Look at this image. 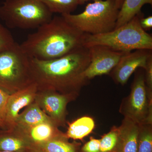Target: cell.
<instances>
[{
	"mask_svg": "<svg viewBox=\"0 0 152 152\" xmlns=\"http://www.w3.org/2000/svg\"><path fill=\"white\" fill-rule=\"evenodd\" d=\"M33 83L38 91L52 90L78 97L88 84L84 72L90 62L88 48L82 47L54 59H30Z\"/></svg>",
	"mask_w": 152,
	"mask_h": 152,
	"instance_id": "cell-1",
	"label": "cell"
},
{
	"mask_svg": "<svg viewBox=\"0 0 152 152\" xmlns=\"http://www.w3.org/2000/svg\"><path fill=\"white\" fill-rule=\"evenodd\" d=\"M84 35L62 16H56L29 34L20 46L30 58L54 59L83 47Z\"/></svg>",
	"mask_w": 152,
	"mask_h": 152,
	"instance_id": "cell-2",
	"label": "cell"
},
{
	"mask_svg": "<svg viewBox=\"0 0 152 152\" xmlns=\"http://www.w3.org/2000/svg\"><path fill=\"white\" fill-rule=\"evenodd\" d=\"M141 12L120 27L104 34H84L83 46L107 47L115 51L128 53L137 50H152V37L142 28Z\"/></svg>",
	"mask_w": 152,
	"mask_h": 152,
	"instance_id": "cell-3",
	"label": "cell"
},
{
	"mask_svg": "<svg viewBox=\"0 0 152 152\" xmlns=\"http://www.w3.org/2000/svg\"><path fill=\"white\" fill-rule=\"evenodd\" d=\"M119 12L115 0H94L81 13L61 15L82 33L97 35L115 29Z\"/></svg>",
	"mask_w": 152,
	"mask_h": 152,
	"instance_id": "cell-4",
	"label": "cell"
},
{
	"mask_svg": "<svg viewBox=\"0 0 152 152\" xmlns=\"http://www.w3.org/2000/svg\"><path fill=\"white\" fill-rule=\"evenodd\" d=\"M53 15L41 0H5L0 6V18L10 28L37 29Z\"/></svg>",
	"mask_w": 152,
	"mask_h": 152,
	"instance_id": "cell-5",
	"label": "cell"
},
{
	"mask_svg": "<svg viewBox=\"0 0 152 152\" xmlns=\"http://www.w3.org/2000/svg\"><path fill=\"white\" fill-rule=\"evenodd\" d=\"M30 59L17 42L0 52V88L12 94L34 83Z\"/></svg>",
	"mask_w": 152,
	"mask_h": 152,
	"instance_id": "cell-6",
	"label": "cell"
},
{
	"mask_svg": "<svg viewBox=\"0 0 152 152\" xmlns=\"http://www.w3.org/2000/svg\"><path fill=\"white\" fill-rule=\"evenodd\" d=\"M119 112L139 125L152 124V95L147 90L142 70L136 73L130 93L123 99Z\"/></svg>",
	"mask_w": 152,
	"mask_h": 152,
	"instance_id": "cell-7",
	"label": "cell"
},
{
	"mask_svg": "<svg viewBox=\"0 0 152 152\" xmlns=\"http://www.w3.org/2000/svg\"><path fill=\"white\" fill-rule=\"evenodd\" d=\"M77 97L75 95L63 94L52 90L38 91L34 102L59 127L66 126L68 104Z\"/></svg>",
	"mask_w": 152,
	"mask_h": 152,
	"instance_id": "cell-8",
	"label": "cell"
},
{
	"mask_svg": "<svg viewBox=\"0 0 152 152\" xmlns=\"http://www.w3.org/2000/svg\"><path fill=\"white\" fill-rule=\"evenodd\" d=\"M88 48L90 62L85 71L84 77L88 81L97 76L109 75L124 53L102 46H95Z\"/></svg>",
	"mask_w": 152,
	"mask_h": 152,
	"instance_id": "cell-9",
	"label": "cell"
},
{
	"mask_svg": "<svg viewBox=\"0 0 152 152\" xmlns=\"http://www.w3.org/2000/svg\"><path fill=\"white\" fill-rule=\"evenodd\" d=\"M151 56L152 50H137L124 53L109 75L116 83L124 86L138 68L145 69Z\"/></svg>",
	"mask_w": 152,
	"mask_h": 152,
	"instance_id": "cell-10",
	"label": "cell"
},
{
	"mask_svg": "<svg viewBox=\"0 0 152 152\" xmlns=\"http://www.w3.org/2000/svg\"><path fill=\"white\" fill-rule=\"evenodd\" d=\"M38 89L33 83L28 86L10 95L3 118L5 130H12L15 126L20 112L34 102Z\"/></svg>",
	"mask_w": 152,
	"mask_h": 152,
	"instance_id": "cell-11",
	"label": "cell"
},
{
	"mask_svg": "<svg viewBox=\"0 0 152 152\" xmlns=\"http://www.w3.org/2000/svg\"><path fill=\"white\" fill-rule=\"evenodd\" d=\"M58 128L53 123L45 122L31 126H16L13 129L28 143L30 148H31L64 135L65 133Z\"/></svg>",
	"mask_w": 152,
	"mask_h": 152,
	"instance_id": "cell-12",
	"label": "cell"
},
{
	"mask_svg": "<svg viewBox=\"0 0 152 152\" xmlns=\"http://www.w3.org/2000/svg\"><path fill=\"white\" fill-rule=\"evenodd\" d=\"M118 127L119 135L115 152H137L140 125L124 118Z\"/></svg>",
	"mask_w": 152,
	"mask_h": 152,
	"instance_id": "cell-13",
	"label": "cell"
},
{
	"mask_svg": "<svg viewBox=\"0 0 152 152\" xmlns=\"http://www.w3.org/2000/svg\"><path fill=\"white\" fill-rule=\"evenodd\" d=\"M45 122L55 124L53 120L42 110L37 104L34 102L26 107L25 110L19 114L15 126H31Z\"/></svg>",
	"mask_w": 152,
	"mask_h": 152,
	"instance_id": "cell-14",
	"label": "cell"
},
{
	"mask_svg": "<svg viewBox=\"0 0 152 152\" xmlns=\"http://www.w3.org/2000/svg\"><path fill=\"white\" fill-rule=\"evenodd\" d=\"M30 145L15 129L3 130L0 133V151H25Z\"/></svg>",
	"mask_w": 152,
	"mask_h": 152,
	"instance_id": "cell-15",
	"label": "cell"
},
{
	"mask_svg": "<svg viewBox=\"0 0 152 152\" xmlns=\"http://www.w3.org/2000/svg\"><path fill=\"white\" fill-rule=\"evenodd\" d=\"M66 134L31 148L41 152H79L80 144L69 141Z\"/></svg>",
	"mask_w": 152,
	"mask_h": 152,
	"instance_id": "cell-16",
	"label": "cell"
},
{
	"mask_svg": "<svg viewBox=\"0 0 152 152\" xmlns=\"http://www.w3.org/2000/svg\"><path fill=\"white\" fill-rule=\"evenodd\" d=\"M147 4L152 5V0H124L119 12L115 29L129 21L140 12L142 7Z\"/></svg>",
	"mask_w": 152,
	"mask_h": 152,
	"instance_id": "cell-17",
	"label": "cell"
},
{
	"mask_svg": "<svg viewBox=\"0 0 152 152\" xmlns=\"http://www.w3.org/2000/svg\"><path fill=\"white\" fill-rule=\"evenodd\" d=\"M95 122L92 118L83 116L69 124L65 133L68 139L80 140L88 135L95 127Z\"/></svg>",
	"mask_w": 152,
	"mask_h": 152,
	"instance_id": "cell-18",
	"label": "cell"
},
{
	"mask_svg": "<svg viewBox=\"0 0 152 152\" xmlns=\"http://www.w3.org/2000/svg\"><path fill=\"white\" fill-rule=\"evenodd\" d=\"M52 13L71 14L79 5L78 0H41Z\"/></svg>",
	"mask_w": 152,
	"mask_h": 152,
	"instance_id": "cell-19",
	"label": "cell"
},
{
	"mask_svg": "<svg viewBox=\"0 0 152 152\" xmlns=\"http://www.w3.org/2000/svg\"><path fill=\"white\" fill-rule=\"evenodd\" d=\"M119 130L118 127L113 126L108 133L100 139V152H115L118 142Z\"/></svg>",
	"mask_w": 152,
	"mask_h": 152,
	"instance_id": "cell-20",
	"label": "cell"
},
{
	"mask_svg": "<svg viewBox=\"0 0 152 152\" xmlns=\"http://www.w3.org/2000/svg\"><path fill=\"white\" fill-rule=\"evenodd\" d=\"M137 152H152V124L140 125Z\"/></svg>",
	"mask_w": 152,
	"mask_h": 152,
	"instance_id": "cell-21",
	"label": "cell"
},
{
	"mask_svg": "<svg viewBox=\"0 0 152 152\" xmlns=\"http://www.w3.org/2000/svg\"><path fill=\"white\" fill-rule=\"evenodd\" d=\"M16 42L10 32L0 23V52L10 48Z\"/></svg>",
	"mask_w": 152,
	"mask_h": 152,
	"instance_id": "cell-22",
	"label": "cell"
},
{
	"mask_svg": "<svg viewBox=\"0 0 152 152\" xmlns=\"http://www.w3.org/2000/svg\"><path fill=\"white\" fill-rule=\"evenodd\" d=\"M144 70L146 86L149 93L152 95V56L148 60Z\"/></svg>",
	"mask_w": 152,
	"mask_h": 152,
	"instance_id": "cell-23",
	"label": "cell"
},
{
	"mask_svg": "<svg viewBox=\"0 0 152 152\" xmlns=\"http://www.w3.org/2000/svg\"><path fill=\"white\" fill-rule=\"evenodd\" d=\"M100 139L91 137L90 140L82 147L81 152H100Z\"/></svg>",
	"mask_w": 152,
	"mask_h": 152,
	"instance_id": "cell-24",
	"label": "cell"
},
{
	"mask_svg": "<svg viewBox=\"0 0 152 152\" xmlns=\"http://www.w3.org/2000/svg\"><path fill=\"white\" fill-rule=\"evenodd\" d=\"M10 95V94L0 88V118L3 121L4 115L6 105Z\"/></svg>",
	"mask_w": 152,
	"mask_h": 152,
	"instance_id": "cell-25",
	"label": "cell"
},
{
	"mask_svg": "<svg viewBox=\"0 0 152 152\" xmlns=\"http://www.w3.org/2000/svg\"><path fill=\"white\" fill-rule=\"evenodd\" d=\"M140 23L142 28L145 31L151 29L152 28V16H150L146 18L144 17L141 18L140 21Z\"/></svg>",
	"mask_w": 152,
	"mask_h": 152,
	"instance_id": "cell-26",
	"label": "cell"
},
{
	"mask_svg": "<svg viewBox=\"0 0 152 152\" xmlns=\"http://www.w3.org/2000/svg\"><path fill=\"white\" fill-rule=\"evenodd\" d=\"M124 1V0H115L117 7L118 9H119V10L122 5Z\"/></svg>",
	"mask_w": 152,
	"mask_h": 152,
	"instance_id": "cell-27",
	"label": "cell"
},
{
	"mask_svg": "<svg viewBox=\"0 0 152 152\" xmlns=\"http://www.w3.org/2000/svg\"><path fill=\"white\" fill-rule=\"evenodd\" d=\"M0 128L2 130L5 129V126L4 122L1 118H0Z\"/></svg>",
	"mask_w": 152,
	"mask_h": 152,
	"instance_id": "cell-28",
	"label": "cell"
},
{
	"mask_svg": "<svg viewBox=\"0 0 152 152\" xmlns=\"http://www.w3.org/2000/svg\"><path fill=\"white\" fill-rule=\"evenodd\" d=\"M25 152H41L38 150L34 149L31 148H30L26 150Z\"/></svg>",
	"mask_w": 152,
	"mask_h": 152,
	"instance_id": "cell-29",
	"label": "cell"
},
{
	"mask_svg": "<svg viewBox=\"0 0 152 152\" xmlns=\"http://www.w3.org/2000/svg\"><path fill=\"white\" fill-rule=\"evenodd\" d=\"M91 1V0H78L79 5L83 4L86 2L88 1Z\"/></svg>",
	"mask_w": 152,
	"mask_h": 152,
	"instance_id": "cell-30",
	"label": "cell"
},
{
	"mask_svg": "<svg viewBox=\"0 0 152 152\" xmlns=\"http://www.w3.org/2000/svg\"><path fill=\"white\" fill-rule=\"evenodd\" d=\"M0 152H25V151H20V152H9V151H0Z\"/></svg>",
	"mask_w": 152,
	"mask_h": 152,
	"instance_id": "cell-31",
	"label": "cell"
},
{
	"mask_svg": "<svg viewBox=\"0 0 152 152\" xmlns=\"http://www.w3.org/2000/svg\"><path fill=\"white\" fill-rule=\"evenodd\" d=\"M2 130H3L1 129V128H0V133H1V131Z\"/></svg>",
	"mask_w": 152,
	"mask_h": 152,
	"instance_id": "cell-32",
	"label": "cell"
}]
</instances>
